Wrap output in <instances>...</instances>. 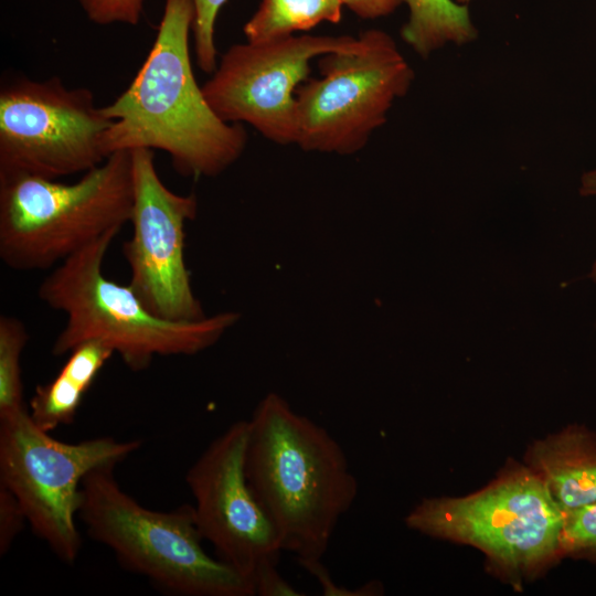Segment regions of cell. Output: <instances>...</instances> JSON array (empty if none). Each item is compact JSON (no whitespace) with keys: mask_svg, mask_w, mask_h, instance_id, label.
I'll return each instance as SVG.
<instances>
[{"mask_svg":"<svg viewBox=\"0 0 596 596\" xmlns=\"http://www.w3.org/2000/svg\"><path fill=\"white\" fill-rule=\"evenodd\" d=\"M409 10L401 38L421 57L451 43L462 45L477 38L469 9L453 0H404Z\"/></svg>","mask_w":596,"mask_h":596,"instance_id":"15","label":"cell"},{"mask_svg":"<svg viewBox=\"0 0 596 596\" xmlns=\"http://www.w3.org/2000/svg\"><path fill=\"white\" fill-rule=\"evenodd\" d=\"M322 558L300 560L299 564L318 582L324 596H373L380 594L379 583L369 582L356 588H345L338 585L328 568L322 564Z\"/></svg>","mask_w":596,"mask_h":596,"instance_id":"22","label":"cell"},{"mask_svg":"<svg viewBox=\"0 0 596 596\" xmlns=\"http://www.w3.org/2000/svg\"><path fill=\"white\" fill-rule=\"evenodd\" d=\"M227 0H193L195 18L193 23L194 52L199 67L212 74L217 66L215 45V22L222 6Z\"/></svg>","mask_w":596,"mask_h":596,"instance_id":"19","label":"cell"},{"mask_svg":"<svg viewBox=\"0 0 596 596\" xmlns=\"http://www.w3.org/2000/svg\"><path fill=\"white\" fill-rule=\"evenodd\" d=\"M131 151L111 153L73 183L0 173V258L18 272L57 266L130 222Z\"/></svg>","mask_w":596,"mask_h":596,"instance_id":"4","label":"cell"},{"mask_svg":"<svg viewBox=\"0 0 596 596\" xmlns=\"http://www.w3.org/2000/svg\"><path fill=\"white\" fill-rule=\"evenodd\" d=\"M193 0H166L153 44L129 86L103 106L111 125L104 136L106 156L157 149L167 152L184 177H215L244 152L241 124L222 120L207 104L193 73L189 40Z\"/></svg>","mask_w":596,"mask_h":596,"instance_id":"1","label":"cell"},{"mask_svg":"<svg viewBox=\"0 0 596 596\" xmlns=\"http://www.w3.org/2000/svg\"><path fill=\"white\" fill-rule=\"evenodd\" d=\"M354 14L362 19H377L394 12L404 0H340Z\"/></svg>","mask_w":596,"mask_h":596,"instance_id":"24","label":"cell"},{"mask_svg":"<svg viewBox=\"0 0 596 596\" xmlns=\"http://www.w3.org/2000/svg\"><path fill=\"white\" fill-rule=\"evenodd\" d=\"M145 0H79L87 18L96 24L124 23L137 25Z\"/></svg>","mask_w":596,"mask_h":596,"instance_id":"20","label":"cell"},{"mask_svg":"<svg viewBox=\"0 0 596 596\" xmlns=\"http://www.w3.org/2000/svg\"><path fill=\"white\" fill-rule=\"evenodd\" d=\"M132 234L123 245L128 285L156 317L193 322L207 317L193 292L185 265V223L198 212L194 194L170 190L160 179L150 149H135Z\"/></svg>","mask_w":596,"mask_h":596,"instance_id":"11","label":"cell"},{"mask_svg":"<svg viewBox=\"0 0 596 596\" xmlns=\"http://www.w3.org/2000/svg\"><path fill=\"white\" fill-rule=\"evenodd\" d=\"M320 78L296 91V140L305 151L353 155L385 124L414 71L394 39L366 30L347 50L319 57Z\"/></svg>","mask_w":596,"mask_h":596,"instance_id":"6","label":"cell"},{"mask_svg":"<svg viewBox=\"0 0 596 596\" xmlns=\"http://www.w3.org/2000/svg\"><path fill=\"white\" fill-rule=\"evenodd\" d=\"M114 471L96 468L81 486L77 517L92 540L173 595L255 596L251 578L205 552L193 505L148 509L121 489Z\"/></svg>","mask_w":596,"mask_h":596,"instance_id":"5","label":"cell"},{"mask_svg":"<svg viewBox=\"0 0 596 596\" xmlns=\"http://www.w3.org/2000/svg\"><path fill=\"white\" fill-rule=\"evenodd\" d=\"M564 513L530 467L507 469L476 493L428 498L405 518L429 536L480 549L510 571L530 572L560 553Z\"/></svg>","mask_w":596,"mask_h":596,"instance_id":"8","label":"cell"},{"mask_svg":"<svg viewBox=\"0 0 596 596\" xmlns=\"http://www.w3.org/2000/svg\"><path fill=\"white\" fill-rule=\"evenodd\" d=\"M29 338L22 320L0 316V418L26 408L21 359Z\"/></svg>","mask_w":596,"mask_h":596,"instance_id":"17","label":"cell"},{"mask_svg":"<svg viewBox=\"0 0 596 596\" xmlns=\"http://www.w3.org/2000/svg\"><path fill=\"white\" fill-rule=\"evenodd\" d=\"M141 446L109 436L78 443L55 439L28 407L0 418V483L19 500L33 533L63 562L74 563L82 536L76 520L81 486L99 467H116Z\"/></svg>","mask_w":596,"mask_h":596,"instance_id":"7","label":"cell"},{"mask_svg":"<svg viewBox=\"0 0 596 596\" xmlns=\"http://www.w3.org/2000/svg\"><path fill=\"white\" fill-rule=\"evenodd\" d=\"M560 553L596 556V503L564 514Z\"/></svg>","mask_w":596,"mask_h":596,"instance_id":"18","label":"cell"},{"mask_svg":"<svg viewBox=\"0 0 596 596\" xmlns=\"http://www.w3.org/2000/svg\"><path fill=\"white\" fill-rule=\"evenodd\" d=\"M351 35H291L234 44L202 85L213 111L225 123H245L278 145L296 140V91L309 78L310 63L347 50Z\"/></svg>","mask_w":596,"mask_h":596,"instance_id":"10","label":"cell"},{"mask_svg":"<svg viewBox=\"0 0 596 596\" xmlns=\"http://www.w3.org/2000/svg\"><path fill=\"white\" fill-rule=\"evenodd\" d=\"M458 3H461V4H466L468 3L470 0H456Z\"/></svg>","mask_w":596,"mask_h":596,"instance_id":"27","label":"cell"},{"mask_svg":"<svg viewBox=\"0 0 596 596\" xmlns=\"http://www.w3.org/2000/svg\"><path fill=\"white\" fill-rule=\"evenodd\" d=\"M120 230H111L55 266L38 287V298L66 316L52 354L67 355L87 341H100L135 372L156 356L193 355L215 344L240 319L233 311L193 322L152 315L127 285L103 273L106 254Z\"/></svg>","mask_w":596,"mask_h":596,"instance_id":"3","label":"cell"},{"mask_svg":"<svg viewBox=\"0 0 596 596\" xmlns=\"http://www.w3.org/2000/svg\"><path fill=\"white\" fill-rule=\"evenodd\" d=\"M530 468L565 514L596 503V435L582 426L535 441Z\"/></svg>","mask_w":596,"mask_h":596,"instance_id":"13","label":"cell"},{"mask_svg":"<svg viewBox=\"0 0 596 596\" xmlns=\"http://www.w3.org/2000/svg\"><path fill=\"white\" fill-rule=\"evenodd\" d=\"M114 354L113 349L100 341L75 347L58 373L36 386L28 406L32 422L47 433L73 424L85 394Z\"/></svg>","mask_w":596,"mask_h":596,"instance_id":"14","label":"cell"},{"mask_svg":"<svg viewBox=\"0 0 596 596\" xmlns=\"http://www.w3.org/2000/svg\"><path fill=\"white\" fill-rule=\"evenodd\" d=\"M588 277L596 283V262L593 264L592 270L588 274Z\"/></svg>","mask_w":596,"mask_h":596,"instance_id":"26","label":"cell"},{"mask_svg":"<svg viewBox=\"0 0 596 596\" xmlns=\"http://www.w3.org/2000/svg\"><path fill=\"white\" fill-rule=\"evenodd\" d=\"M278 561L262 562L252 574L255 596H300L304 595L286 581L277 570Z\"/></svg>","mask_w":596,"mask_h":596,"instance_id":"23","label":"cell"},{"mask_svg":"<svg viewBox=\"0 0 596 596\" xmlns=\"http://www.w3.org/2000/svg\"><path fill=\"white\" fill-rule=\"evenodd\" d=\"M579 193L583 196L596 195V169L582 175Z\"/></svg>","mask_w":596,"mask_h":596,"instance_id":"25","label":"cell"},{"mask_svg":"<svg viewBox=\"0 0 596 596\" xmlns=\"http://www.w3.org/2000/svg\"><path fill=\"white\" fill-rule=\"evenodd\" d=\"M28 523L15 496L0 483V555H4Z\"/></svg>","mask_w":596,"mask_h":596,"instance_id":"21","label":"cell"},{"mask_svg":"<svg viewBox=\"0 0 596 596\" xmlns=\"http://www.w3.org/2000/svg\"><path fill=\"white\" fill-rule=\"evenodd\" d=\"M340 0H262L243 28L248 42H266L308 31L322 22L339 23Z\"/></svg>","mask_w":596,"mask_h":596,"instance_id":"16","label":"cell"},{"mask_svg":"<svg viewBox=\"0 0 596 596\" xmlns=\"http://www.w3.org/2000/svg\"><path fill=\"white\" fill-rule=\"evenodd\" d=\"M111 120L85 87L58 77H18L0 89V173L60 179L84 173L107 156L104 136Z\"/></svg>","mask_w":596,"mask_h":596,"instance_id":"9","label":"cell"},{"mask_svg":"<svg viewBox=\"0 0 596 596\" xmlns=\"http://www.w3.org/2000/svg\"><path fill=\"white\" fill-rule=\"evenodd\" d=\"M247 421L231 424L189 468L185 481L204 541L216 557L252 579L266 560L281 552L276 531L245 470Z\"/></svg>","mask_w":596,"mask_h":596,"instance_id":"12","label":"cell"},{"mask_svg":"<svg viewBox=\"0 0 596 596\" xmlns=\"http://www.w3.org/2000/svg\"><path fill=\"white\" fill-rule=\"evenodd\" d=\"M247 423L246 476L281 551L322 558L358 494L344 450L277 393L264 396Z\"/></svg>","mask_w":596,"mask_h":596,"instance_id":"2","label":"cell"}]
</instances>
